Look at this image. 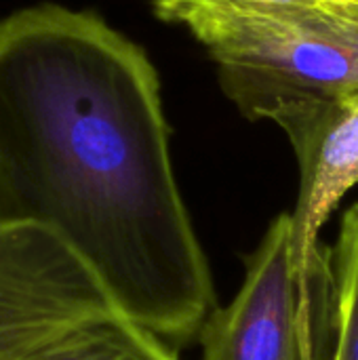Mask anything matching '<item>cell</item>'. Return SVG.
Listing matches in <instances>:
<instances>
[{"mask_svg": "<svg viewBox=\"0 0 358 360\" xmlns=\"http://www.w3.org/2000/svg\"><path fill=\"white\" fill-rule=\"evenodd\" d=\"M331 270L333 314L329 360H358V202L342 217Z\"/></svg>", "mask_w": 358, "mask_h": 360, "instance_id": "obj_6", "label": "cell"}, {"mask_svg": "<svg viewBox=\"0 0 358 360\" xmlns=\"http://www.w3.org/2000/svg\"><path fill=\"white\" fill-rule=\"evenodd\" d=\"M0 360H179L51 230L0 228Z\"/></svg>", "mask_w": 358, "mask_h": 360, "instance_id": "obj_3", "label": "cell"}, {"mask_svg": "<svg viewBox=\"0 0 358 360\" xmlns=\"http://www.w3.org/2000/svg\"><path fill=\"white\" fill-rule=\"evenodd\" d=\"M331 314L333 270L300 266L283 213L247 257L238 293L203 325V360H321L323 344L331 348Z\"/></svg>", "mask_w": 358, "mask_h": 360, "instance_id": "obj_4", "label": "cell"}, {"mask_svg": "<svg viewBox=\"0 0 358 360\" xmlns=\"http://www.w3.org/2000/svg\"><path fill=\"white\" fill-rule=\"evenodd\" d=\"M266 120L289 137L300 167L291 217L298 262L306 272L331 266L321 230L340 200L358 184V91L281 105Z\"/></svg>", "mask_w": 358, "mask_h": 360, "instance_id": "obj_5", "label": "cell"}, {"mask_svg": "<svg viewBox=\"0 0 358 360\" xmlns=\"http://www.w3.org/2000/svg\"><path fill=\"white\" fill-rule=\"evenodd\" d=\"M23 224L57 234L127 319L173 348L215 310L152 61L59 4L0 21V228Z\"/></svg>", "mask_w": 358, "mask_h": 360, "instance_id": "obj_1", "label": "cell"}, {"mask_svg": "<svg viewBox=\"0 0 358 360\" xmlns=\"http://www.w3.org/2000/svg\"><path fill=\"white\" fill-rule=\"evenodd\" d=\"M243 8H319V11H358V0H200Z\"/></svg>", "mask_w": 358, "mask_h": 360, "instance_id": "obj_7", "label": "cell"}, {"mask_svg": "<svg viewBox=\"0 0 358 360\" xmlns=\"http://www.w3.org/2000/svg\"><path fill=\"white\" fill-rule=\"evenodd\" d=\"M219 65L228 97L251 120L281 105L358 91V11L243 8L154 0Z\"/></svg>", "mask_w": 358, "mask_h": 360, "instance_id": "obj_2", "label": "cell"}]
</instances>
